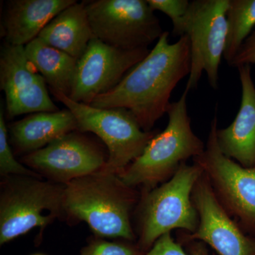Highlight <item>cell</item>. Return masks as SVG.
Here are the masks:
<instances>
[{
    "instance_id": "obj_24",
    "label": "cell",
    "mask_w": 255,
    "mask_h": 255,
    "mask_svg": "<svg viewBox=\"0 0 255 255\" xmlns=\"http://www.w3.org/2000/svg\"><path fill=\"white\" fill-rule=\"evenodd\" d=\"M255 65V31L247 38L238 51L231 67H239L246 65Z\"/></svg>"
},
{
    "instance_id": "obj_3",
    "label": "cell",
    "mask_w": 255,
    "mask_h": 255,
    "mask_svg": "<svg viewBox=\"0 0 255 255\" xmlns=\"http://www.w3.org/2000/svg\"><path fill=\"white\" fill-rule=\"evenodd\" d=\"M202 173L199 164L184 162L167 182L150 190L140 189L132 223L137 246L145 254L166 233L195 232L199 216L191 196Z\"/></svg>"
},
{
    "instance_id": "obj_23",
    "label": "cell",
    "mask_w": 255,
    "mask_h": 255,
    "mask_svg": "<svg viewBox=\"0 0 255 255\" xmlns=\"http://www.w3.org/2000/svg\"><path fill=\"white\" fill-rule=\"evenodd\" d=\"M154 11H162L168 16L173 25L172 34L184 36V22L190 1L188 0H147Z\"/></svg>"
},
{
    "instance_id": "obj_11",
    "label": "cell",
    "mask_w": 255,
    "mask_h": 255,
    "mask_svg": "<svg viewBox=\"0 0 255 255\" xmlns=\"http://www.w3.org/2000/svg\"><path fill=\"white\" fill-rule=\"evenodd\" d=\"M193 203L199 216L194 233L177 231L176 241L203 242L218 255H255V237L247 234L216 199L203 171L192 191Z\"/></svg>"
},
{
    "instance_id": "obj_14",
    "label": "cell",
    "mask_w": 255,
    "mask_h": 255,
    "mask_svg": "<svg viewBox=\"0 0 255 255\" xmlns=\"http://www.w3.org/2000/svg\"><path fill=\"white\" fill-rule=\"evenodd\" d=\"M241 102L236 118L216 132L218 144L226 157L246 168L255 167V85L251 66L239 67Z\"/></svg>"
},
{
    "instance_id": "obj_8",
    "label": "cell",
    "mask_w": 255,
    "mask_h": 255,
    "mask_svg": "<svg viewBox=\"0 0 255 255\" xmlns=\"http://www.w3.org/2000/svg\"><path fill=\"white\" fill-rule=\"evenodd\" d=\"M94 36L119 49L147 48L164 33L147 0L85 1Z\"/></svg>"
},
{
    "instance_id": "obj_2",
    "label": "cell",
    "mask_w": 255,
    "mask_h": 255,
    "mask_svg": "<svg viewBox=\"0 0 255 255\" xmlns=\"http://www.w3.org/2000/svg\"><path fill=\"white\" fill-rule=\"evenodd\" d=\"M140 196L117 174H90L65 184L64 219L86 223L96 237L136 242L132 219Z\"/></svg>"
},
{
    "instance_id": "obj_18",
    "label": "cell",
    "mask_w": 255,
    "mask_h": 255,
    "mask_svg": "<svg viewBox=\"0 0 255 255\" xmlns=\"http://www.w3.org/2000/svg\"><path fill=\"white\" fill-rule=\"evenodd\" d=\"M28 60L49 88L70 95L78 60L65 52L46 44L37 37L24 46Z\"/></svg>"
},
{
    "instance_id": "obj_20",
    "label": "cell",
    "mask_w": 255,
    "mask_h": 255,
    "mask_svg": "<svg viewBox=\"0 0 255 255\" xmlns=\"http://www.w3.org/2000/svg\"><path fill=\"white\" fill-rule=\"evenodd\" d=\"M0 175L1 177L20 175L43 178L15 159L2 109L0 110Z\"/></svg>"
},
{
    "instance_id": "obj_9",
    "label": "cell",
    "mask_w": 255,
    "mask_h": 255,
    "mask_svg": "<svg viewBox=\"0 0 255 255\" xmlns=\"http://www.w3.org/2000/svg\"><path fill=\"white\" fill-rule=\"evenodd\" d=\"M230 0H194L184 18V36L190 43L191 70L185 90L197 89L204 72L214 90L219 88V68L227 36Z\"/></svg>"
},
{
    "instance_id": "obj_17",
    "label": "cell",
    "mask_w": 255,
    "mask_h": 255,
    "mask_svg": "<svg viewBox=\"0 0 255 255\" xmlns=\"http://www.w3.org/2000/svg\"><path fill=\"white\" fill-rule=\"evenodd\" d=\"M85 1L75 2L53 18L38 38L78 60L94 38Z\"/></svg>"
},
{
    "instance_id": "obj_5",
    "label": "cell",
    "mask_w": 255,
    "mask_h": 255,
    "mask_svg": "<svg viewBox=\"0 0 255 255\" xmlns=\"http://www.w3.org/2000/svg\"><path fill=\"white\" fill-rule=\"evenodd\" d=\"M65 185L30 176L1 177L0 183V245L35 228L41 235L56 219H64Z\"/></svg>"
},
{
    "instance_id": "obj_25",
    "label": "cell",
    "mask_w": 255,
    "mask_h": 255,
    "mask_svg": "<svg viewBox=\"0 0 255 255\" xmlns=\"http://www.w3.org/2000/svg\"><path fill=\"white\" fill-rule=\"evenodd\" d=\"M43 255V254H34V255Z\"/></svg>"
},
{
    "instance_id": "obj_6",
    "label": "cell",
    "mask_w": 255,
    "mask_h": 255,
    "mask_svg": "<svg viewBox=\"0 0 255 255\" xmlns=\"http://www.w3.org/2000/svg\"><path fill=\"white\" fill-rule=\"evenodd\" d=\"M57 100L75 116L78 130L93 132L107 145L108 159L100 172L120 175L132 161L142 155L159 130L144 131L130 111L101 109L74 102L62 92L48 88Z\"/></svg>"
},
{
    "instance_id": "obj_1",
    "label": "cell",
    "mask_w": 255,
    "mask_h": 255,
    "mask_svg": "<svg viewBox=\"0 0 255 255\" xmlns=\"http://www.w3.org/2000/svg\"><path fill=\"white\" fill-rule=\"evenodd\" d=\"M164 31L147 56L126 75L114 88L95 99L97 108L130 111L144 131H152L167 114L172 92L191 70L189 37L170 43Z\"/></svg>"
},
{
    "instance_id": "obj_4",
    "label": "cell",
    "mask_w": 255,
    "mask_h": 255,
    "mask_svg": "<svg viewBox=\"0 0 255 255\" xmlns=\"http://www.w3.org/2000/svg\"><path fill=\"white\" fill-rule=\"evenodd\" d=\"M184 90L177 102L167 109L168 124L157 132L142 155L129 164L119 176L127 185L143 190L155 189L174 177L182 164L201 155L206 144L191 127Z\"/></svg>"
},
{
    "instance_id": "obj_7",
    "label": "cell",
    "mask_w": 255,
    "mask_h": 255,
    "mask_svg": "<svg viewBox=\"0 0 255 255\" xmlns=\"http://www.w3.org/2000/svg\"><path fill=\"white\" fill-rule=\"evenodd\" d=\"M215 115L205 150L193 159L209 179L216 199L243 231L255 237V167L246 168L221 152Z\"/></svg>"
},
{
    "instance_id": "obj_22",
    "label": "cell",
    "mask_w": 255,
    "mask_h": 255,
    "mask_svg": "<svg viewBox=\"0 0 255 255\" xmlns=\"http://www.w3.org/2000/svg\"><path fill=\"white\" fill-rule=\"evenodd\" d=\"M136 242L119 240L106 241L96 237L82 248L79 255H145Z\"/></svg>"
},
{
    "instance_id": "obj_16",
    "label": "cell",
    "mask_w": 255,
    "mask_h": 255,
    "mask_svg": "<svg viewBox=\"0 0 255 255\" xmlns=\"http://www.w3.org/2000/svg\"><path fill=\"white\" fill-rule=\"evenodd\" d=\"M76 130H78L76 119L66 109L54 112L32 114L10 124L8 132L14 153L26 155Z\"/></svg>"
},
{
    "instance_id": "obj_12",
    "label": "cell",
    "mask_w": 255,
    "mask_h": 255,
    "mask_svg": "<svg viewBox=\"0 0 255 255\" xmlns=\"http://www.w3.org/2000/svg\"><path fill=\"white\" fill-rule=\"evenodd\" d=\"M149 53L148 48L119 49L94 37L78 60L69 98L90 105L117 86Z\"/></svg>"
},
{
    "instance_id": "obj_10",
    "label": "cell",
    "mask_w": 255,
    "mask_h": 255,
    "mask_svg": "<svg viewBox=\"0 0 255 255\" xmlns=\"http://www.w3.org/2000/svg\"><path fill=\"white\" fill-rule=\"evenodd\" d=\"M84 132L66 134L43 148L21 157V163L43 179L65 184L100 172L108 159L102 146Z\"/></svg>"
},
{
    "instance_id": "obj_21",
    "label": "cell",
    "mask_w": 255,
    "mask_h": 255,
    "mask_svg": "<svg viewBox=\"0 0 255 255\" xmlns=\"http://www.w3.org/2000/svg\"><path fill=\"white\" fill-rule=\"evenodd\" d=\"M145 255H211L207 245L199 241H189L179 243L166 233L154 243Z\"/></svg>"
},
{
    "instance_id": "obj_13",
    "label": "cell",
    "mask_w": 255,
    "mask_h": 255,
    "mask_svg": "<svg viewBox=\"0 0 255 255\" xmlns=\"http://www.w3.org/2000/svg\"><path fill=\"white\" fill-rule=\"evenodd\" d=\"M0 88L6 96L8 119L59 111L50 97L46 80L28 60L24 46L4 43L1 47Z\"/></svg>"
},
{
    "instance_id": "obj_15",
    "label": "cell",
    "mask_w": 255,
    "mask_h": 255,
    "mask_svg": "<svg viewBox=\"0 0 255 255\" xmlns=\"http://www.w3.org/2000/svg\"><path fill=\"white\" fill-rule=\"evenodd\" d=\"M75 0H11L6 5L1 36L5 43L25 46Z\"/></svg>"
},
{
    "instance_id": "obj_19",
    "label": "cell",
    "mask_w": 255,
    "mask_h": 255,
    "mask_svg": "<svg viewBox=\"0 0 255 255\" xmlns=\"http://www.w3.org/2000/svg\"><path fill=\"white\" fill-rule=\"evenodd\" d=\"M226 18L227 36L223 58L231 66L255 26V0H230Z\"/></svg>"
}]
</instances>
